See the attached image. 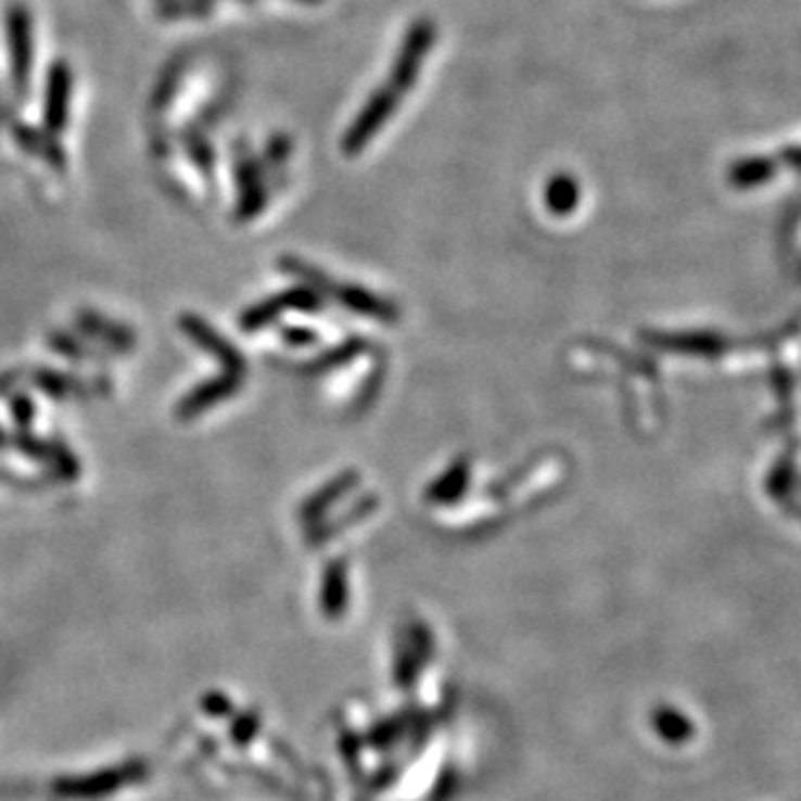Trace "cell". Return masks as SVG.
<instances>
[{
    "mask_svg": "<svg viewBox=\"0 0 801 801\" xmlns=\"http://www.w3.org/2000/svg\"><path fill=\"white\" fill-rule=\"evenodd\" d=\"M653 724L659 728L661 739L669 741V745H682V741L692 737V724H689L682 713L672 711V708H661V711L656 713Z\"/></svg>",
    "mask_w": 801,
    "mask_h": 801,
    "instance_id": "6da1fadb",
    "label": "cell"
}]
</instances>
